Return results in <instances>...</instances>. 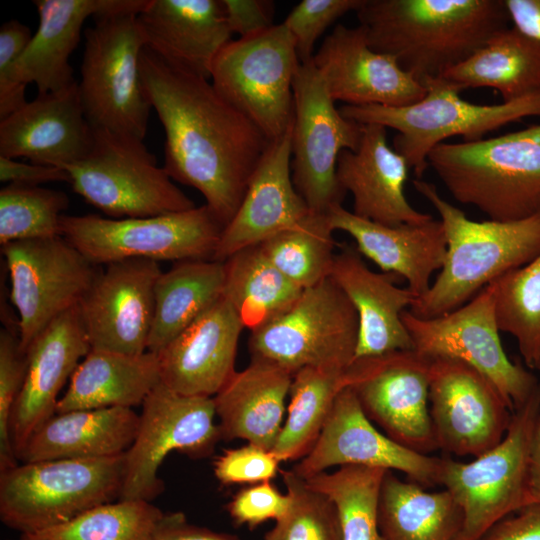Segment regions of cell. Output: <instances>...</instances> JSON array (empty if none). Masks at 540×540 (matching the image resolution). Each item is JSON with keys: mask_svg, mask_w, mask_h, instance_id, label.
<instances>
[{"mask_svg": "<svg viewBox=\"0 0 540 540\" xmlns=\"http://www.w3.org/2000/svg\"><path fill=\"white\" fill-rule=\"evenodd\" d=\"M513 26L540 41V0H504Z\"/></svg>", "mask_w": 540, "mask_h": 540, "instance_id": "11a10c76", "label": "cell"}, {"mask_svg": "<svg viewBox=\"0 0 540 540\" xmlns=\"http://www.w3.org/2000/svg\"><path fill=\"white\" fill-rule=\"evenodd\" d=\"M330 277L352 303L359 330L355 359L413 350L402 313L416 296L396 285L399 278L368 268L356 246L344 244L334 258Z\"/></svg>", "mask_w": 540, "mask_h": 540, "instance_id": "83f0119b", "label": "cell"}, {"mask_svg": "<svg viewBox=\"0 0 540 540\" xmlns=\"http://www.w3.org/2000/svg\"><path fill=\"white\" fill-rule=\"evenodd\" d=\"M140 416L109 407L56 413L29 438L19 462L95 459L124 454L134 442Z\"/></svg>", "mask_w": 540, "mask_h": 540, "instance_id": "1f68e13d", "label": "cell"}, {"mask_svg": "<svg viewBox=\"0 0 540 540\" xmlns=\"http://www.w3.org/2000/svg\"><path fill=\"white\" fill-rule=\"evenodd\" d=\"M146 540H238V538L190 523L182 512L164 513Z\"/></svg>", "mask_w": 540, "mask_h": 540, "instance_id": "db71d44e", "label": "cell"}, {"mask_svg": "<svg viewBox=\"0 0 540 540\" xmlns=\"http://www.w3.org/2000/svg\"><path fill=\"white\" fill-rule=\"evenodd\" d=\"M124 454L20 462L0 473V519L21 534L65 523L120 499Z\"/></svg>", "mask_w": 540, "mask_h": 540, "instance_id": "8992f818", "label": "cell"}, {"mask_svg": "<svg viewBox=\"0 0 540 540\" xmlns=\"http://www.w3.org/2000/svg\"><path fill=\"white\" fill-rule=\"evenodd\" d=\"M386 471L347 465L304 479L336 505L343 540H383L378 525V503Z\"/></svg>", "mask_w": 540, "mask_h": 540, "instance_id": "ab89813d", "label": "cell"}, {"mask_svg": "<svg viewBox=\"0 0 540 540\" xmlns=\"http://www.w3.org/2000/svg\"><path fill=\"white\" fill-rule=\"evenodd\" d=\"M94 135L75 82L0 119V156L63 168L88 154Z\"/></svg>", "mask_w": 540, "mask_h": 540, "instance_id": "603a6c76", "label": "cell"}, {"mask_svg": "<svg viewBox=\"0 0 540 540\" xmlns=\"http://www.w3.org/2000/svg\"><path fill=\"white\" fill-rule=\"evenodd\" d=\"M292 180L313 213L327 214L342 205L345 192L337 180L343 150H355L362 124L335 107L313 58L300 63L293 82Z\"/></svg>", "mask_w": 540, "mask_h": 540, "instance_id": "4fadbf2b", "label": "cell"}, {"mask_svg": "<svg viewBox=\"0 0 540 540\" xmlns=\"http://www.w3.org/2000/svg\"><path fill=\"white\" fill-rule=\"evenodd\" d=\"M347 370L304 367L293 374L287 416L272 449L281 462L302 459L314 446Z\"/></svg>", "mask_w": 540, "mask_h": 540, "instance_id": "74e56055", "label": "cell"}, {"mask_svg": "<svg viewBox=\"0 0 540 540\" xmlns=\"http://www.w3.org/2000/svg\"><path fill=\"white\" fill-rule=\"evenodd\" d=\"M140 74L164 129L163 168L173 181L198 190L225 227L270 141L209 79L169 65L146 47Z\"/></svg>", "mask_w": 540, "mask_h": 540, "instance_id": "6da1fadb", "label": "cell"}, {"mask_svg": "<svg viewBox=\"0 0 540 540\" xmlns=\"http://www.w3.org/2000/svg\"><path fill=\"white\" fill-rule=\"evenodd\" d=\"M290 506L264 540H343L334 502L293 469L281 471Z\"/></svg>", "mask_w": 540, "mask_h": 540, "instance_id": "ee69618b", "label": "cell"}, {"mask_svg": "<svg viewBox=\"0 0 540 540\" xmlns=\"http://www.w3.org/2000/svg\"><path fill=\"white\" fill-rule=\"evenodd\" d=\"M289 506L288 494L268 481L239 490L228 503L227 511L235 525L254 529L268 520H280Z\"/></svg>", "mask_w": 540, "mask_h": 540, "instance_id": "681fc988", "label": "cell"}, {"mask_svg": "<svg viewBox=\"0 0 540 540\" xmlns=\"http://www.w3.org/2000/svg\"><path fill=\"white\" fill-rule=\"evenodd\" d=\"M164 515L144 500H118L93 507L75 518L19 540H146Z\"/></svg>", "mask_w": 540, "mask_h": 540, "instance_id": "60d3db41", "label": "cell"}, {"mask_svg": "<svg viewBox=\"0 0 540 540\" xmlns=\"http://www.w3.org/2000/svg\"><path fill=\"white\" fill-rule=\"evenodd\" d=\"M27 369L26 354L20 348L18 332L12 327L0 331V473L19 464L10 435L11 417Z\"/></svg>", "mask_w": 540, "mask_h": 540, "instance_id": "f6af8a7d", "label": "cell"}, {"mask_svg": "<svg viewBox=\"0 0 540 540\" xmlns=\"http://www.w3.org/2000/svg\"><path fill=\"white\" fill-rule=\"evenodd\" d=\"M425 96L410 105H343L340 112L360 124H379L397 131L393 148L420 179L428 167L427 156L454 136L465 142L526 117H540V94L495 105H478L460 97L459 87L442 76L426 79Z\"/></svg>", "mask_w": 540, "mask_h": 540, "instance_id": "5b68a950", "label": "cell"}, {"mask_svg": "<svg viewBox=\"0 0 540 540\" xmlns=\"http://www.w3.org/2000/svg\"><path fill=\"white\" fill-rule=\"evenodd\" d=\"M161 383L156 353L131 355L91 349L74 371L56 413L109 407L132 408Z\"/></svg>", "mask_w": 540, "mask_h": 540, "instance_id": "d6a6232c", "label": "cell"}, {"mask_svg": "<svg viewBox=\"0 0 540 540\" xmlns=\"http://www.w3.org/2000/svg\"><path fill=\"white\" fill-rule=\"evenodd\" d=\"M281 461L272 450L247 443L225 449L213 466L214 475L223 485L257 484L271 481L280 471Z\"/></svg>", "mask_w": 540, "mask_h": 540, "instance_id": "7dc6e473", "label": "cell"}, {"mask_svg": "<svg viewBox=\"0 0 540 540\" xmlns=\"http://www.w3.org/2000/svg\"><path fill=\"white\" fill-rule=\"evenodd\" d=\"M430 359L414 350L355 359L345 386L367 417L399 444L423 454L438 449L430 416Z\"/></svg>", "mask_w": 540, "mask_h": 540, "instance_id": "e0dca14e", "label": "cell"}, {"mask_svg": "<svg viewBox=\"0 0 540 540\" xmlns=\"http://www.w3.org/2000/svg\"><path fill=\"white\" fill-rule=\"evenodd\" d=\"M402 321L414 351L429 359L449 358L472 366L496 386L512 412L540 385L536 376L519 362H512L504 351L493 283L444 315L424 319L405 310Z\"/></svg>", "mask_w": 540, "mask_h": 540, "instance_id": "5bb4252c", "label": "cell"}, {"mask_svg": "<svg viewBox=\"0 0 540 540\" xmlns=\"http://www.w3.org/2000/svg\"><path fill=\"white\" fill-rule=\"evenodd\" d=\"M334 101L350 106L402 107L421 100L426 87L397 60L373 50L361 25H337L313 56Z\"/></svg>", "mask_w": 540, "mask_h": 540, "instance_id": "44dd1931", "label": "cell"}, {"mask_svg": "<svg viewBox=\"0 0 540 540\" xmlns=\"http://www.w3.org/2000/svg\"><path fill=\"white\" fill-rule=\"evenodd\" d=\"M159 262L127 259L106 265L78 304L91 349L147 351Z\"/></svg>", "mask_w": 540, "mask_h": 540, "instance_id": "ffe728a7", "label": "cell"}, {"mask_svg": "<svg viewBox=\"0 0 540 540\" xmlns=\"http://www.w3.org/2000/svg\"><path fill=\"white\" fill-rule=\"evenodd\" d=\"M293 374L251 358L213 397L221 440L243 439L272 450L281 431Z\"/></svg>", "mask_w": 540, "mask_h": 540, "instance_id": "4dcf8cb0", "label": "cell"}, {"mask_svg": "<svg viewBox=\"0 0 540 540\" xmlns=\"http://www.w3.org/2000/svg\"><path fill=\"white\" fill-rule=\"evenodd\" d=\"M409 165L387 142V128L362 124L355 150H343L337 161V180L353 196V213L388 226L421 224L433 219L411 206L405 193Z\"/></svg>", "mask_w": 540, "mask_h": 540, "instance_id": "484cf974", "label": "cell"}, {"mask_svg": "<svg viewBox=\"0 0 540 540\" xmlns=\"http://www.w3.org/2000/svg\"><path fill=\"white\" fill-rule=\"evenodd\" d=\"M224 262L185 260L162 272L154 290L147 351L159 353L223 296Z\"/></svg>", "mask_w": 540, "mask_h": 540, "instance_id": "d590c367", "label": "cell"}, {"mask_svg": "<svg viewBox=\"0 0 540 540\" xmlns=\"http://www.w3.org/2000/svg\"><path fill=\"white\" fill-rule=\"evenodd\" d=\"M479 540H540V504H530L492 526Z\"/></svg>", "mask_w": 540, "mask_h": 540, "instance_id": "816d5d0a", "label": "cell"}, {"mask_svg": "<svg viewBox=\"0 0 540 540\" xmlns=\"http://www.w3.org/2000/svg\"><path fill=\"white\" fill-rule=\"evenodd\" d=\"M81 160L63 167L75 193L114 218H140L196 207L145 146L142 139L94 130Z\"/></svg>", "mask_w": 540, "mask_h": 540, "instance_id": "ba28073f", "label": "cell"}, {"mask_svg": "<svg viewBox=\"0 0 540 540\" xmlns=\"http://www.w3.org/2000/svg\"><path fill=\"white\" fill-rule=\"evenodd\" d=\"M39 25L14 66L15 80L33 83L38 94L65 89L75 82L70 56L89 17L114 14L122 0H36Z\"/></svg>", "mask_w": 540, "mask_h": 540, "instance_id": "f546056e", "label": "cell"}, {"mask_svg": "<svg viewBox=\"0 0 540 540\" xmlns=\"http://www.w3.org/2000/svg\"><path fill=\"white\" fill-rule=\"evenodd\" d=\"M412 184L438 212L447 239L440 273L408 309L416 317L434 318L463 306L540 254V212L516 221H474L443 199L433 183L415 179Z\"/></svg>", "mask_w": 540, "mask_h": 540, "instance_id": "3957f363", "label": "cell"}, {"mask_svg": "<svg viewBox=\"0 0 540 540\" xmlns=\"http://www.w3.org/2000/svg\"><path fill=\"white\" fill-rule=\"evenodd\" d=\"M347 465L400 471L425 487L439 484L441 458L409 449L380 432L353 390L345 386L314 446L293 470L308 478L331 467Z\"/></svg>", "mask_w": 540, "mask_h": 540, "instance_id": "d6986e66", "label": "cell"}, {"mask_svg": "<svg viewBox=\"0 0 540 540\" xmlns=\"http://www.w3.org/2000/svg\"><path fill=\"white\" fill-rule=\"evenodd\" d=\"M138 14L95 17L84 31L78 89L94 130L144 140L152 106L145 94L140 58L145 42Z\"/></svg>", "mask_w": 540, "mask_h": 540, "instance_id": "52a82bcc", "label": "cell"}, {"mask_svg": "<svg viewBox=\"0 0 540 540\" xmlns=\"http://www.w3.org/2000/svg\"><path fill=\"white\" fill-rule=\"evenodd\" d=\"M300 64L296 41L283 25L228 42L210 73L216 91L269 141L293 125V82Z\"/></svg>", "mask_w": 540, "mask_h": 540, "instance_id": "30bf717a", "label": "cell"}, {"mask_svg": "<svg viewBox=\"0 0 540 540\" xmlns=\"http://www.w3.org/2000/svg\"><path fill=\"white\" fill-rule=\"evenodd\" d=\"M1 252L25 353L49 323L78 306L99 271L63 236L11 242L1 246Z\"/></svg>", "mask_w": 540, "mask_h": 540, "instance_id": "2e32d148", "label": "cell"}, {"mask_svg": "<svg viewBox=\"0 0 540 540\" xmlns=\"http://www.w3.org/2000/svg\"><path fill=\"white\" fill-rule=\"evenodd\" d=\"M69 206L64 192L10 183L0 190L1 246L61 235V218Z\"/></svg>", "mask_w": 540, "mask_h": 540, "instance_id": "7bdbcfd3", "label": "cell"}, {"mask_svg": "<svg viewBox=\"0 0 540 540\" xmlns=\"http://www.w3.org/2000/svg\"><path fill=\"white\" fill-rule=\"evenodd\" d=\"M540 416V385L512 412L503 439L470 462L441 458L439 484L463 511L461 540H479L497 522L529 505L528 465Z\"/></svg>", "mask_w": 540, "mask_h": 540, "instance_id": "9c48e42d", "label": "cell"}, {"mask_svg": "<svg viewBox=\"0 0 540 540\" xmlns=\"http://www.w3.org/2000/svg\"><path fill=\"white\" fill-rule=\"evenodd\" d=\"M362 0H302L282 22L296 41L300 63L310 61L319 37L338 18L356 11Z\"/></svg>", "mask_w": 540, "mask_h": 540, "instance_id": "bcb514c9", "label": "cell"}, {"mask_svg": "<svg viewBox=\"0 0 540 540\" xmlns=\"http://www.w3.org/2000/svg\"><path fill=\"white\" fill-rule=\"evenodd\" d=\"M535 369L540 371V359H539L538 363L536 364Z\"/></svg>", "mask_w": 540, "mask_h": 540, "instance_id": "6f0895ef", "label": "cell"}, {"mask_svg": "<svg viewBox=\"0 0 540 540\" xmlns=\"http://www.w3.org/2000/svg\"><path fill=\"white\" fill-rule=\"evenodd\" d=\"M442 77L461 90L493 88L503 102L540 94V41L508 27Z\"/></svg>", "mask_w": 540, "mask_h": 540, "instance_id": "836d02e7", "label": "cell"}, {"mask_svg": "<svg viewBox=\"0 0 540 540\" xmlns=\"http://www.w3.org/2000/svg\"><path fill=\"white\" fill-rule=\"evenodd\" d=\"M427 163L456 201L490 220L516 221L540 212V124L477 141L441 143Z\"/></svg>", "mask_w": 540, "mask_h": 540, "instance_id": "277c9868", "label": "cell"}, {"mask_svg": "<svg viewBox=\"0 0 540 540\" xmlns=\"http://www.w3.org/2000/svg\"><path fill=\"white\" fill-rule=\"evenodd\" d=\"M492 283L500 331L516 339L526 365L535 368L540 359V254Z\"/></svg>", "mask_w": 540, "mask_h": 540, "instance_id": "b9f144b4", "label": "cell"}, {"mask_svg": "<svg viewBox=\"0 0 540 540\" xmlns=\"http://www.w3.org/2000/svg\"><path fill=\"white\" fill-rule=\"evenodd\" d=\"M463 511L446 490L430 492L386 471L378 503L383 540H461Z\"/></svg>", "mask_w": 540, "mask_h": 540, "instance_id": "e575fe53", "label": "cell"}, {"mask_svg": "<svg viewBox=\"0 0 540 540\" xmlns=\"http://www.w3.org/2000/svg\"><path fill=\"white\" fill-rule=\"evenodd\" d=\"M90 350L78 306L55 318L31 342L10 424L17 459L33 433L56 414L59 392Z\"/></svg>", "mask_w": 540, "mask_h": 540, "instance_id": "7402d4cb", "label": "cell"}, {"mask_svg": "<svg viewBox=\"0 0 540 540\" xmlns=\"http://www.w3.org/2000/svg\"><path fill=\"white\" fill-rule=\"evenodd\" d=\"M230 31L239 38L260 33L273 25L274 2L268 0H221Z\"/></svg>", "mask_w": 540, "mask_h": 540, "instance_id": "f907efd6", "label": "cell"}, {"mask_svg": "<svg viewBox=\"0 0 540 540\" xmlns=\"http://www.w3.org/2000/svg\"><path fill=\"white\" fill-rule=\"evenodd\" d=\"M243 329L222 296L157 353L161 383L183 395L214 397L236 372Z\"/></svg>", "mask_w": 540, "mask_h": 540, "instance_id": "d4e9b609", "label": "cell"}, {"mask_svg": "<svg viewBox=\"0 0 540 540\" xmlns=\"http://www.w3.org/2000/svg\"><path fill=\"white\" fill-rule=\"evenodd\" d=\"M25 24L13 19L0 28V119L27 103L25 85L14 77V66L32 38Z\"/></svg>", "mask_w": 540, "mask_h": 540, "instance_id": "c3c4849f", "label": "cell"}, {"mask_svg": "<svg viewBox=\"0 0 540 540\" xmlns=\"http://www.w3.org/2000/svg\"><path fill=\"white\" fill-rule=\"evenodd\" d=\"M291 136L292 127L269 142L238 210L222 231L212 260L224 262L293 227L311 212L293 184Z\"/></svg>", "mask_w": 540, "mask_h": 540, "instance_id": "cb8c5ba5", "label": "cell"}, {"mask_svg": "<svg viewBox=\"0 0 540 540\" xmlns=\"http://www.w3.org/2000/svg\"><path fill=\"white\" fill-rule=\"evenodd\" d=\"M327 215L334 231L349 234L359 253L383 273L405 279L417 298L429 290L433 273L444 265L447 239L440 220L388 226L361 218L342 205Z\"/></svg>", "mask_w": 540, "mask_h": 540, "instance_id": "f1b7e54d", "label": "cell"}, {"mask_svg": "<svg viewBox=\"0 0 540 540\" xmlns=\"http://www.w3.org/2000/svg\"><path fill=\"white\" fill-rule=\"evenodd\" d=\"M137 21L146 48L169 65L206 79L232 40L221 0H149Z\"/></svg>", "mask_w": 540, "mask_h": 540, "instance_id": "4316f807", "label": "cell"}, {"mask_svg": "<svg viewBox=\"0 0 540 540\" xmlns=\"http://www.w3.org/2000/svg\"><path fill=\"white\" fill-rule=\"evenodd\" d=\"M355 12L370 47L421 83L465 61L511 22L504 0H362Z\"/></svg>", "mask_w": 540, "mask_h": 540, "instance_id": "7a4b0ae2", "label": "cell"}, {"mask_svg": "<svg viewBox=\"0 0 540 540\" xmlns=\"http://www.w3.org/2000/svg\"><path fill=\"white\" fill-rule=\"evenodd\" d=\"M224 266L223 297L250 331L288 310L303 291L266 258L259 245L234 253Z\"/></svg>", "mask_w": 540, "mask_h": 540, "instance_id": "8d00e7d4", "label": "cell"}, {"mask_svg": "<svg viewBox=\"0 0 540 540\" xmlns=\"http://www.w3.org/2000/svg\"><path fill=\"white\" fill-rule=\"evenodd\" d=\"M357 313L329 276L303 289L296 302L251 331V358L270 361L292 374L304 367L347 370L358 340Z\"/></svg>", "mask_w": 540, "mask_h": 540, "instance_id": "7c38bea8", "label": "cell"}, {"mask_svg": "<svg viewBox=\"0 0 540 540\" xmlns=\"http://www.w3.org/2000/svg\"><path fill=\"white\" fill-rule=\"evenodd\" d=\"M527 487L529 505L540 504V416L532 438Z\"/></svg>", "mask_w": 540, "mask_h": 540, "instance_id": "9f6ffc18", "label": "cell"}, {"mask_svg": "<svg viewBox=\"0 0 540 540\" xmlns=\"http://www.w3.org/2000/svg\"><path fill=\"white\" fill-rule=\"evenodd\" d=\"M139 428L124 453L119 500L151 502L164 490L158 470L172 451L210 455L221 440L213 397L188 396L160 383L142 403Z\"/></svg>", "mask_w": 540, "mask_h": 540, "instance_id": "9a60e30c", "label": "cell"}, {"mask_svg": "<svg viewBox=\"0 0 540 540\" xmlns=\"http://www.w3.org/2000/svg\"><path fill=\"white\" fill-rule=\"evenodd\" d=\"M224 225L206 205L166 215L61 218V235L91 263L127 259L185 261L213 259Z\"/></svg>", "mask_w": 540, "mask_h": 540, "instance_id": "8fae6325", "label": "cell"}, {"mask_svg": "<svg viewBox=\"0 0 540 540\" xmlns=\"http://www.w3.org/2000/svg\"><path fill=\"white\" fill-rule=\"evenodd\" d=\"M0 180L5 183L40 186L49 182L70 183L69 173L61 167L38 163H24L0 156Z\"/></svg>", "mask_w": 540, "mask_h": 540, "instance_id": "f5cc1de1", "label": "cell"}, {"mask_svg": "<svg viewBox=\"0 0 540 540\" xmlns=\"http://www.w3.org/2000/svg\"><path fill=\"white\" fill-rule=\"evenodd\" d=\"M327 214L310 212L300 222L260 243L266 258L302 289L329 277L336 242Z\"/></svg>", "mask_w": 540, "mask_h": 540, "instance_id": "f35d334b", "label": "cell"}, {"mask_svg": "<svg viewBox=\"0 0 540 540\" xmlns=\"http://www.w3.org/2000/svg\"><path fill=\"white\" fill-rule=\"evenodd\" d=\"M430 416L438 449L456 456L482 455L497 445L512 411L496 386L455 359H430Z\"/></svg>", "mask_w": 540, "mask_h": 540, "instance_id": "ac0fdd59", "label": "cell"}]
</instances>
